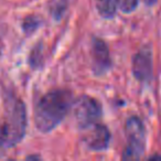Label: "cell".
Segmentation results:
<instances>
[{
	"mask_svg": "<svg viewBox=\"0 0 161 161\" xmlns=\"http://www.w3.org/2000/svg\"><path fill=\"white\" fill-rule=\"evenodd\" d=\"M76 124L82 129H87L98 124L102 116V106L95 98L82 96L73 103Z\"/></svg>",
	"mask_w": 161,
	"mask_h": 161,
	"instance_id": "277c9868",
	"label": "cell"
},
{
	"mask_svg": "<svg viewBox=\"0 0 161 161\" xmlns=\"http://www.w3.org/2000/svg\"><path fill=\"white\" fill-rule=\"evenodd\" d=\"M85 130H87V134L84 140L90 149L96 151L107 149L110 140V134L106 126L96 124Z\"/></svg>",
	"mask_w": 161,
	"mask_h": 161,
	"instance_id": "8992f818",
	"label": "cell"
},
{
	"mask_svg": "<svg viewBox=\"0 0 161 161\" xmlns=\"http://www.w3.org/2000/svg\"><path fill=\"white\" fill-rule=\"evenodd\" d=\"M132 72L139 80H149L152 75V54L149 47H143L135 55Z\"/></svg>",
	"mask_w": 161,
	"mask_h": 161,
	"instance_id": "5b68a950",
	"label": "cell"
},
{
	"mask_svg": "<svg viewBox=\"0 0 161 161\" xmlns=\"http://www.w3.org/2000/svg\"><path fill=\"white\" fill-rule=\"evenodd\" d=\"M97 10L104 18H113L116 14L118 1L117 0H96Z\"/></svg>",
	"mask_w": 161,
	"mask_h": 161,
	"instance_id": "ba28073f",
	"label": "cell"
},
{
	"mask_svg": "<svg viewBox=\"0 0 161 161\" xmlns=\"http://www.w3.org/2000/svg\"><path fill=\"white\" fill-rule=\"evenodd\" d=\"M1 52H3V50H1V45H0V55H1Z\"/></svg>",
	"mask_w": 161,
	"mask_h": 161,
	"instance_id": "30bf717a",
	"label": "cell"
},
{
	"mask_svg": "<svg viewBox=\"0 0 161 161\" xmlns=\"http://www.w3.org/2000/svg\"><path fill=\"white\" fill-rule=\"evenodd\" d=\"M93 58L96 66V71L98 73L106 71L110 65L109 53H108L107 45L102 40H95L93 44Z\"/></svg>",
	"mask_w": 161,
	"mask_h": 161,
	"instance_id": "52a82bcc",
	"label": "cell"
},
{
	"mask_svg": "<svg viewBox=\"0 0 161 161\" xmlns=\"http://www.w3.org/2000/svg\"><path fill=\"white\" fill-rule=\"evenodd\" d=\"M73 94L69 91L56 90L42 96L34 108V121L42 132L53 130L73 107Z\"/></svg>",
	"mask_w": 161,
	"mask_h": 161,
	"instance_id": "6da1fadb",
	"label": "cell"
},
{
	"mask_svg": "<svg viewBox=\"0 0 161 161\" xmlns=\"http://www.w3.org/2000/svg\"><path fill=\"white\" fill-rule=\"evenodd\" d=\"M127 147L123 158L126 160H137L142 157L146 149V130L142 121L138 117H131L126 124Z\"/></svg>",
	"mask_w": 161,
	"mask_h": 161,
	"instance_id": "3957f363",
	"label": "cell"
},
{
	"mask_svg": "<svg viewBox=\"0 0 161 161\" xmlns=\"http://www.w3.org/2000/svg\"><path fill=\"white\" fill-rule=\"evenodd\" d=\"M117 1H118V7L120 8L121 11L129 14L137 8L139 0H117Z\"/></svg>",
	"mask_w": 161,
	"mask_h": 161,
	"instance_id": "9c48e42d",
	"label": "cell"
},
{
	"mask_svg": "<svg viewBox=\"0 0 161 161\" xmlns=\"http://www.w3.org/2000/svg\"><path fill=\"white\" fill-rule=\"evenodd\" d=\"M27 112L22 101L10 98L6 102L5 117L0 126V146L5 148L14 147L25 135Z\"/></svg>",
	"mask_w": 161,
	"mask_h": 161,
	"instance_id": "7a4b0ae2",
	"label": "cell"
}]
</instances>
